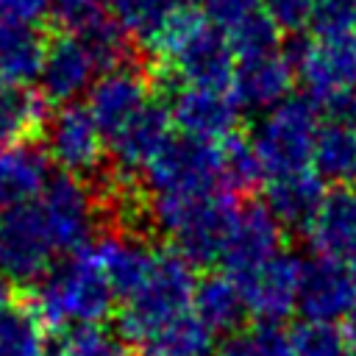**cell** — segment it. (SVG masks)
<instances>
[{
    "label": "cell",
    "mask_w": 356,
    "mask_h": 356,
    "mask_svg": "<svg viewBox=\"0 0 356 356\" xmlns=\"http://www.w3.org/2000/svg\"><path fill=\"white\" fill-rule=\"evenodd\" d=\"M0 356H47L44 325L33 309L14 303L0 312Z\"/></svg>",
    "instance_id": "obj_31"
},
{
    "label": "cell",
    "mask_w": 356,
    "mask_h": 356,
    "mask_svg": "<svg viewBox=\"0 0 356 356\" xmlns=\"http://www.w3.org/2000/svg\"><path fill=\"white\" fill-rule=\"evenodd\" d=\"M106 70L100 56L75 33H61L47 42L42 70H39V95L50 103L67 106L75 97L86 95L97 75Z\"/></svg>",
    "instance_id": "obj_13"
},
{
    "label": "cell",
    "mask_w": 356,
    "mask_h": 356,
    "mask_svg": "<svg viewBox=\"0 0 356 356\" xmlns=\"http://www.w3.org/2000/svg\"><path fill=\"white\" fill-rule=\"evenodd\" d=\"M356 300V275L348 261L317 256L303 264L298 312L309 323H337L348 317Z\"/></svg>",
    "instance_id": "obj_15"
},
{
    "label": "cell",
    "mask_w": 356,
    "mask_h": 356,
    "mask_svg": "<svg viewBox=\"0 0 356 356\" xmlns=\"http://www.w3.org/2000/svg\"><path fill=\"white\" fill-rule=\"evenodd\" d=\"M42 122V97L28 86L0 83V147L25 142Z\"/></svg>",
    "instance_id": "obj_30"
},
{
    "label": "cell",
    "mask_w": 356,
    "mask_h": 356,
    "mask_svg": "<svg viewBox=\"0 0 356 356\" xmlns=\"http://www.w3.org/2000/svg\"><path fill=\"white\" fill-rule=\"evenodd\" d=\"M125 36L156 47L172 19L181 14V0H103Z\"/></svg>",
    "instance_id": "obj_27"
},
{
    "label": "cell",
    "mask_w": 356,
    "mask_h": 356,
    "mask_svg": "<svg viewBox=\"0 0 356 356\" xmlns=\"http://www.w3.org/2000/svg\"><path fill=\"white\" fill-rule=\"evenodd\" d=\"M353 261H356V259H353Z\"/></svg>",
    "instance_id": "obj_41"
},
{
    "label": "cell",
    "mask_w": 356,
    "mask_h": 356,
    "mask_svg": "<svg viewBox=\"0 0 356 356\" xmlns=\"http://www.w3.org/2000/svg\"><path fill=\"white\" fill-rule=\"evenodd\" d=\"M189 3H206V0H189Z\"/></svg>",
    "instance_id": "obj_39"
},
{
    "label": "cell",
    "mask_w": 356,
    "mask_h": 356,
    "mask_svg": "<svg viewBox=\"0 0 356 356\" xmlns=\"http://www.w3.org/2000/svg\"><path fill=\"white\" fill-rule=\"evenodd\" d=\"M206 17L225 33L236 61L278 50V25L264 8V0H206Z\"/></svg>",
    "instance_id": "obj_16"
},
{
    "label": "cell",
    "mask_w": 356,
    "mask_h": 356,
    "mask_svg": "<svg viewBox=\"0 0 356 356\" xmlns=\"http://www.w3.org/2000/svg\"><path fill=\"white\" fill-rule=\"evenodd\" d=\"M295 356H356V348L334 323H303L292 331Z\"/></svg>",
    "instance_id": "obj_34"
},
{
    "label": "cell",
    "mask_w": 356,
    "mask_h": 356,
    "mask_svg": "<svg viewBox=\"0 0 356 356\" xmlns=\"http://www.w3.org/2000/svg\"><path fill=\"white\" fill-rule=\"evenodd\" d=\"M50 356H131L128 339L120 328H108L106 323H81L61 328L56 342L47 348Z\"/></svg>",
    "instance_id": "obj_29"
},
{
    "label": "cell",
    "mask_w": 356,
    "mask_h": 356,
    "mask_svg": "<svg viewBox=\"0 0 356 356\" xmlns=\"http://www.w3.org/2000/svg\"><path fill=\"white\" fill-rule=\"evenodd\" d=\"M139 356H214V331L192 312L136 345Z\"/></svg>",
    "instance_id": "obj_28"
},
{
    "label": "cell",
    "mask_w": 356,
    "mask_h": 356,
    "mask_svg": "<svg viewBox=\"0 0 356 356\" xmlns=\"http://www.w3.org/2000/svg\"><path fill=\"white\" fill-rule=\"evenodd\" d=\"M312 167L323 181L356 186V120H328L320 125Z\"/></svg>",
    "instance_id": "obj_24"
},
{
    "label": "cell",
    "mask_w": 356,
    "mask_h": 356,
    "mask_svg": "<svg viewBox=\"0 0 356 356\" xmlns=\"http://www.w3.org/2000/svg\"><path fill=\"white\" fill-rule=\"evenodd\" d=\"M108 145L86 106L67 103L44 120V153L67 175H92L106 156Z\"/></svg>",
    "instance_id": "obj_11"
},
{
    "label": "cell",
    "mask_w": 356,
    "mask_h": 356,
    "mask_svg": "<svg viewBox=\"0 0 356 356\" xmlns=\"http://www.w3.org/2000/svg\"><path fill=\"white\" fill-rule=\"evenodd\" d=\"M281 222L275 220V214L264 206V203H245L236 206L231 231H228V242L222 250L220 264L225 267L228 275H236L264 259H270L273 253L281 250Z\"/></svg>",
    "instance_id": "obj_17"
},
{
    "label": "cell",
    "mask_w": 356,
    "mask_h": 356,
    "mask_svg": "<svg viewBox=\"0 0 356 356\" xmlns=\"http://www.w3.org/2000/svg\"><path fill=\"white\" fill-rule=\"evenodd\" d=\"M47 153L28 142L0 147V211L31 203L50 181Z\"/></svg>",
    "instance_id": "obj_21"
},
{
    "label": "cell",
    "mask_w": 356,
    "mask_h": 356,
    "mask_svg": "<svg viewBox=\"0 0 356 356\" xmlns=\"http://www.w3.org/2000/svg\"><path fill=\"white\" fill-rule=\"evenodd\" d=\"M172 139V117L170 108L159 100H150L122 131H117L106 145L120 172L136 175L147 167V161Z\"/></svg>",
    "instance_id": "obj_19"
},
{
    "label": "cell",
    "mask_w": 356,
    "mask_h": 356,
    "mask_svg": "<svg viewBox=\"0 0 356 356\" xmlns=\"http://www.w3.org/2000/svg\"><path fill=\"white\" fill-rule=\"evenodd\" d=\"M222 175H225V189L231 195L253 189L264 178L261 161H259L250 139H242L236 134L222 139Z\"/></svg>",
    "instance_id": "obj_33"
},
{
    "label": "cell",
    "mask_w": 356,
    "mask_h": 356,
    "mask_svg": "<svg viewBox=\"0 0 356 356\" xmlns=\"http://www.w3.org/2000/svg\"><path fill=\"white\" fill-rule=\"evenodd\" d=\"M345 337H348V342L356 348V300H353V306H350V312H348V317H345Z\"/></svg>",
    "instance_id": "obj_38"
},
{
    "label": "cell",
    "mask_w": 356,
    "mask_h": 356,
    "mask_svg": "<svg viewBox=\"0 0 356 356\" xmlns=\"http://www.w3.org/2000/svg\"><path fill=\"white\" fill-rule=\"evenodd\" d=\"M14 303H17V300H14V284H11L8 278L0 275V312L11 309Z\"/></svg>",
    "instance_id": "obj_37"
},
{
    "label": "cell",
    "mask_w": 356,
    "mask_h": 356,
    "mask_svg": "<svg viewBox=\"0 0 356 356\" xmlns=\"http://www.w3.org/2000/svg\"><path fill=\"white\" fill-rule=\"evenodd\" d=\"M47 39L36 25L0 22V83L28 86L39 78Z\"/></svg>",
    "instance_id": "obj_25"
},
{
    "label": "cell",
    "mask_w": 356,
    "mask_h": 356,
    "mask_svg": "<svg viewBox=\"0 0 356 356\" xmlns=\"http://www.w3.org/2000/svg\"><path fill=\"white\" fill-rule=\"evenodd\" d=\"M350 3H353V8H356V0H350Z\"/></svg>",
    "instance_id": "obj_40"
},
{
    "label": "cell",
    "mask_w": 356,
    "mask_h": 356,
    "mask_svg": "<svg viewBox=\"0 0 356 356\" xmlns=\"http://www.w3.org/2000/svg\"><path fill=\"white\" fill-rule=\"evenodd\" d=\"M36 209L58 248V253H75L92 242L97 225V203L78 175H56L36 197Z\"/></svg>",
    "instance_id": "obj_9"
},
{
    "label": "cell",
    "mask_w": 356,
    "mask_h": 356,
    "mask_svg": "<svg viewBox=\"0 0 356 356\" xmlns=\"http://www.w3.org/2000/svg\"><path fill=\"white\" fill-rule=\"evenodd\" d=\"M195 284L197 278L192 275V264L178 250H159L147 278L125 298L120 312V334L136 348L167 323L192 312Z\"/></svg>",
    "instance_id": "obj_4"
},
{
    "label": "cell",
    "mask_w": 356,
    "mask_h": 356,
    "mask_svg": "<svg viewBox=\"0 0 356 356\" xmlns=\"http://www.w3.org/2000/svg\"><path fill=\"white\" fill-rule=\"evenodd\" d=\"M292 83H295V64L281 50L239 58L231 78V89L239 106L248 111L275 108L289 97Z\"/></svg>",
    "instance_id": "obj_18"
},
{
    "label": "cell",
    "mask_w": 356,
    "mask_h": 356,
    "mask_svg": "<svg viewBox=\"0 0 356 356\" xmlns=\"http://www.w3.org/2000/svg\"><path fill=\"white\" fill-rule=\"evenodd\" d=\"M114 286L92 253V242L64 261L53 264L33 289V312L42 325L70 328L81 323H103L114 306Z\"/></svg>",
    "instance_id": "obj_1"
},
{
    "label": "cell",
    "mask_w": 356,
    "mask_h": 356,
    "mask_svg": "<svg viewBox=\"0 0 356 356\" xmlns=\"http://www.w3.org/2000/svg\"><path fill=\"white\" fill-rule=\"evenodd\" d=\"M317 6H320V0H264L267 14L284 31H300V28L312 25Z\"/></svg>",
    "instance_id": "obj_35"
},
{
    "label": "cell",
    "mask_w": 356,
    "mask_h": 356,
    "mask_svg": "<svg viewBox=\"0 0 356 356\" xmlns=\"http://www.w3.org/2000/svg\"><path fill=\"white\" fill-rule=\"evenodd\" d=\"M47 11H53V0H0V22L36 25Z\"/></svg>",
    "instance_id": "obj_36"
},
{
    "label": "cell",
    "mask_w": 356,
    "mask_h": 356,
    "mask_svg": "<svg viewBox=\"0 0 356 356\" xmlns=\"http://www.w3.org/2000/svg\"><path fill=\"white\" fill-rule=\"evenodd\" d=\"M323 178L309 170L275 175L267 181L264 206L275 214V220L286 228H309L320 203H323Z\"/></svg>",
    "instance_id": "obj_23"
},
{
    "label": "cell",
    "mask_w": 356,
    "mask_h": 356,
    "mask_svg": "<svg viewBox=\"0 0 356 356\" xmlns=\"http://www.w3.org/2000/svg\"><path fill=\"white\" fill-rule=\"evenodd\" d=\"M58 248L36 200L0 211V275L11 284H36L56 264Z\"/></svg>",
    "instance_id": "obj_8"
},
{
    "label": "cell",
    "mask_w": 356,
    "mask_h": 356,
    "mask_svg": "<svg viewBox=\"0 0 356 356\" xmlns=\"http://www.w3.org/2000/svg\"><path fill=\"white\" fill-rule=\"evenodd\" d=\"M214 356H295L292 334H286L278 323H253L236 328L225 337Z\"/></svg>",
    "instance_id": "obj_32"
},
{
    "label": "cell",
    "mask_w": 356,
    "mask_h": 356,
    "mask_svg": "<svg viewBox=\"0 0 356 356\" xmlns=\"http://www.w3.org/2000/svg\"><path fill=\"white\" fill-rule=\"evenodd\" d=\"M317 106L303 97H286L264 111L253 128V150L267 178L306 170L317 142Z\"/></svg>",
    "instance_id": "obj_6"
},
{
    "label": "cell",
    "mask_w": 356,
    "mask_h": 356,
    "mask_svg": "<svg viewBox=\"0 0 356 356\" xmlns=\"http://www.w3.org/2000/svg\"><path fill=\"white\" fill-rule=\"evenodd\" d=\"M195 314L217 334V331H236L242 323L245 300L236 286V281L228 273H211L197 278L195 284V300H192Z\"/></svg>",
    "instance_id": "obj_26"
},
{
    "label": "cell",
    "mask_w": 356,
    "mask_h": 356,
    "mask_svg": "<svg viewBox=\"0 0 356 356\" xmlns=\"http://www.w3.org/2000/svg\"><path fill=\"white\" fill-rule=\"evenodd\" d=\"M167 108L181 136L203 142H222L234 136V128L242 114V106L231 86L181 83Z\"/></svg>",
    "instance_id": "obj_12"
},
{
    "label": "cell",
    "mask_w": 356,
    "mask_h": 356,
    "mask_svg": "<svg viewBox=\"0 0 356 356\" xmlns=\"http://www.w3.org/2000/svg\"><path fill=\"white\" fill-rule=\"evenodd\" d=\"M150 100L147 78L131 64H114L103 70L86 92V108L100 125L106 142L122 131Z\"/></svg>",
    "instance_id": "obj_14"
},
{
    "label": "cell",
    "mask_w": 356,
    "mask_h": 356,
    "mask_svg": "<svg viewBox=\"0 0 356 356\" xmlns=\"http://www.w3.org/2000/svg\"><path fill=\"white\" fill-rule=\"evenodd\" d=\"M92 253L100 261L106 278L111 281L117 298L125 300L147 278L159 250H153L147 242H142L136 236L108 234V236L92 242Z\"/></svg>",
    "instance_id": "obj_22"
},
{
    "label": "cell",
    "mask_w": 356,
    "mask_h": 356,
    "mask_svg": "<svg viewBox=\"0 0 356 356\" xmlns=\"http://www.w3.org/2000/svg\"><path fill=\"white\" fill-rule=\"evenodd\" d=\"M295 78L331 120H356V31L320 33L298 44Z\"/></svg>",
    "instance_id": "obj_3"
},
{
    "label": "cell",
    "mask_w": 356,
    "mask_h": 356,
    "mask_svg": "<svg viewBox=\"0 0 356 356\" xmlns=\"http://www.w3.org/2000/svg\"><path fill=\"white\" fill-rule=\"evenodd\" d=\"M150 197L228 192L222 175V142L172 136L142 170Z\"/></svg>",
    "instance_id": "obj_7"
},
{
    "label": "cell",
    "mask_w": 356,
    "mask_h": 356,
    "mask_svg": "<svg viewBox=\"0 0 356 356\" xmlns=\"http://www.w3.org/2000/svg\"><path fill=\"white\" fill-rule=\"evenodd\" d=\"M231 192L150 197V220L189 264H220L236 214Z\"/></svg>",
    "instance_id": "obj_2"
},
{
    "label": "cell",
    "mask_w": 356,
    "mask_h": 356,
    "mask_svg": "<svg viewBox=\"0 0 356 356\" xmlns=\"http://www.w3.org/2000/svg\"><path fill=\"white\" fill-rule=\"evenodd\" d=\"M156 50L172 78H178V83L231 86L236 53L225 33L209 17L181 11L156 44Z\"/></svg>",
    "instance_id": "obj_5"
},
{
    "label": "cell",
    "mask_w": 356,
    "mask_h": 356,
    "mask_svg": "<svg viewBox=\"0 0 356 356\" xmlns=\"http://www.w3.org/2000/svg\"><path fill=\"white\" fill-rule=\"evenodd\" d=\"M306 236L317 256L339 261L356 259V186H334L325 192Z\"/></svg>",
    "instance_id": "obj_20"
},
{
    "label": "cell",
    "mask_w": 356,
    "mask_h": 356,
    "mask_svg": "<svg viewBox=\"0 0 356 356\" xmlns=\"http://www.w3.org/2000/svg\"><path fill=\"white\" fill-rule=\"evenodd\" d=\"M242 292L245 309L261 323H278L298 309L303 261L295 253L278 250L270 259L231 275Z\"/></svg>",
    "instance_id": "obj_10"
}]
</instances>
